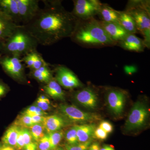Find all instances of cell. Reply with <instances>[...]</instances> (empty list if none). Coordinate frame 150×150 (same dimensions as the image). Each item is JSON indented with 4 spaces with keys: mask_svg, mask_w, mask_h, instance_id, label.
<instances>
[{
    "mask_svg": "<svg viewBox=\"0 0 150 150\" xmlns=\"http://www.w3.org/2000/svg\"><path fill=\"white\" fill-rule=\"evenodd\" d=\"M31 21L24 25L37 40L39 45L49 46L67 38H70L78 20L71 12L65 9L59 0H44Z\"/></svg>",
    "mask_w": 150,
    "mask_h": 150,
    "instance_id": "obj_1",
    "label": "cell"
},
{
    "mask_svg": "<svg viewBox=\"0 0 150 150\" xmlns=\"http://www.w3.org/2000/svg\"><path fill=\"white\" fill-rule=\"evenodd\" d=\"M70 38L74 42L81 46H103L116 44L108 35L100 21L95 18L78 21Z\"/></svg>",
    "mask_w": 150,
    "mask_h": 150,
    "instance_id": "obj_2",
    "label": "cell"
},
{
    "mask_svg": "<svg viewBox=\"0 0 150 150\" xmlns=\"http://www.w3.org/2000/svg\"><path fill=\"white\" fill-rule=\"evenodd\" d=\"M37 40L26 29L20 25L3 41L2 55L21 58L31 51L37 50Z\"/></svg>",
    "mask_w": 150,
    "mask_h": 150,
    "instance_id": "obj_3",
    "label": "cell"
},
{
    "mask_svg": "<svg viewBox=\"0 0 150 150\" xmlns=\"http://www.w3.org/2000/svg\"><path fill=\"white\" fill-rule=\"evenodd\" d=\"M150 1H130L125 11L134 19L137 30L144 37L146 48L150 46Z\"/></svg>",
    "mask_w": 150,
    "mask_h": 150,
    "instance_id": "obj_4",
    "label": "cell"
},
{
    "mask_svg": "<svg viewBox=\"0 0 150 150\" xmlns=\"http://www.w3.org/2000/svg\"><path fill=\"white\" fill-rule=\"evenodd\" d=\"M0 66L4 72L15 80L26 82L25 66L22 62L21 58L2 55L0 57Z\"/></svg>",
    "mask_w": 150,
    "mask_h": 150,
    "instance_id": "obj_5",
    "label": "cell"
},
{
    "mask_svg": "<svg viewBox=\"0 0 150 150\" xmlns=\"http://www.w3.org/2000/svg\"><path fill=\"white\" fill-rule=\"evenodd\" d=\"M73 1L74 8L71 12L79 21L94 18L102 5L98 0H74Z\"/></svg>",
    "mask_w": 150,
    "mask_h": 150,
    "instance_id": "obj_6",
    "label": "cell"
},
{
    "mask_svg": "<svg viewBox=\"0 0 150 150\" xmlns=\"http://www.w3.org/2000/svg\"><path fill=\"white\" fill-rule=\"evenodd\" d=\"M149 111L147 106L142 101H137L133 105L125 124L127 131H132L143 127L147 120Z\"/></svg>",
    "mask_w": 150,
    "mask_h": 150,
    "instance_id": "obj_7",
    "label": "cell"
},
{
    "mask_svg": "<svg viewBox=\"0 0 150 150\" xmlns=\"http://www.w3.org/2000/svg\"><path fill=\"white\" fill-rule=\"evenodd\" d=\"M59 110L62 116L66 120L71 122L86 123L98 121L100 119L99 115L85 112L73 105H60Z\"/></svg>",
    "mask_w": 150,
    "mask_h": 150,
    "instance_id": "obj_8",
    "label": "cell"
},
{
    "mask_svg": "<svg viewBox=\"0 0 150 150\" xmlns=\"http://www.w3.org/2000/svg\"><path fill=\"white\" fill-rule=\"evenodd\" d=\"M55 73L54 79L59 84L67 89L73 90L82 86V84L74 73L64 65H52Z\"/></svg>",
    "mask_w": 150,
    "mask_h": 150,
    "instance_id": "obj_9",
    "label": "cell"
},
{
    "mask_svg": "<svg viewBox=\"0 0 150 150\" xmlns=\"http://www.w3.org/2000/svg\"><path fill=\"white\" fill-rule=\"evenodd\" d=\"M22 25L31 21L38 12L40 7L38 0H16Z\"/></svg>",
    "mask_w": 150,
    "mask_h": 150,
    "instance_id": "obj_10",
    "label": "cell"
},
{
    "mask_svg": "<svg viewBox=\"0 0 150 150\" xmlns=\"http://www.w3.org/2000/svg\"><path fill=\"white\" fill-rule=\"evenodd\" d=\"M126 99V94L121 90L112 89L108 91L107 100L108 107L116 115L123 112Z\"/></svg>",
    "mask_w": 150,
    "mask_h": 150,
    "instance_id": "obj_11",
    "label": "cell"
},
{
    "mask_svg": "<svg viewBox=\"0 0 150 150\" xmlns=\"http://www.w3.org/2000/svg\"><path fill=\"white\" fill-rule=\"evenodd\" d=\"M74 98L77 102L86 108L94 109L97 106V95L91 88H84L76 92Z\"/></svg>",
    "mask_w": 150,
    "mask_h": 150,
    "instance_id": "obj_12",
    "label": "cell"
},
{
    "mask_svg": "<svg viewBox=\"0 0 150 150\" xmlns=\"http://www.w3.org/2000/svg\"><path fill=\"white\" fill-rule=\"evenodd\" d=\"M100 21L108 35L116 44L129 34L118 23Z\"/></svg>",
    "mask_w": 150,
    "mask_h": 150,
    "instance_id": "obj_13",
    "label": "cell"
},
{
    "mask_svg": "<svg viewBox=\"0 0 150 150\" xmlns=\"http://www.w3.org/2000/svg\"><path fill=\"white\" fill-rule=\"evenodd\" d=\"M117 43L123 49L137 52H143L146 47L143 39L134 34H129Z\"/></svg>",
    "mask_w": 150,
    "mask_h": 150,
    "instance_id": "obj_14",
    "label": "cell"
},
{
    "mask_svg": "<svg viewBox=\"0 0 150 150\" xmlns=\"http://www.w3.org/2000/svg\"><path fill=\"white\" fill-rule=\"evenodd\" d=\"M21 60L22 63H24L25 66L30 71L38 69L48 64L43 59L42 54L37 50L26 54L22 57Z\"/></svg>",
    "mask_w": 150,
    "mask_h": 150,
    "instance_id": "obj_15",
    "label": "cell"
},
{
    "mask_svg": "<svg viewBox=\"0 0 150 150\" xmlns=\"http://www.w3.org/2000/svg\"><path fill=\"white\" fill-rule=\"evenodd\" d=\"M0 11L10 18L15 23H21L16 0H0Z\"/></svg>",
    "mask_w": 150,
    "mask_h": 150,
    "instance_id": "obj_16",
    "label": "cell"
},
{
    "mask_svg": "<svg viewBox=\"0 0 150 150\" xmlns=\"http://www.w3.org/2000/svg\"><path fill=\"white\" fill-rule=\"evenodd\" d=\"M53 74L54 72L51 69V65L48 63L38 69L30 71L29 75L38 82L46 84L54 79Z\"/></svg>",
    "mask_w": 150,
    "mask_h": 150,
    "instance_id": "obj_17",
    "label": "cell"
},
{
    "mask_svg": "<svg viewBox=\"0 0 150 150\" xmlns=\"http://www.w3.org/2000/svg\"><path fill=\"white\" fill-rule=\"evenodd\" d=\"M18 25L10 18L0 11V40H4L7 38Z\"/></svg>",
    "mask_w": 150,
    "mask_h": 150,
    "instance_id": "obj_18",
    "label": "cell"
},
{
    "mask_svg": "<svg viewBox=\"0 0 150 150\" xmlns=\"http://www.w3.org/2000/svg\"><path fill=\"white\" fill-rule=\"evenodd\" d=\"M43 91L47 95L55 99L64 100L65 92L55 79H53L43 86Z\"/></svg>",
    "mask_w": 150,
    "mask_h": 150,
    "instance_id": "obj_19",
    "label": "cell"
},
{
    "mask_svg": "<svg viewBox=\"0 0 150 150\" xmlns=\"http://www.w3.org/2000/svg\"><path fill=\"white\" fill-rule=\"evenodd\" d=\"M98 15L100 18V21L118 23L119 11L115 10L108 5L102 4Z\"/></svg>",
    "mask_w": 150,
    "mask_h": 150,
    "instance_id": "obj_20",
    "label": "cell"
},
{
    "mask_svg": "<svg viewBox=\"0 0 150 150\" xmlns=\"http://www.w3.org/2000/svg\"><path fill=\"white\" fill-rule=\"evenodd\" d=\"M43 124L48 134L59 131L65 125L63 118L57 115H51L44 118Z\"/></svg>",
    "mask_w": 150,
    "mask_h": 150,
    "instance_id": "obj_21",
    "label": "cell"
},
{
    "mask_svg": "<svg viewBox=\"0 0 150 150\" xmlns=\"http://www.w3.org/2000/svg\"><path fill=\"white\" fill-rule=\"evenodd\" d=\"M118 23L129 34H135L138 32L134 19L125 11H119Z\"/></svg>",
    "mask_w": 150,
    "mask_h": 150,
    "instance_id": "obj_22",
    "label": "cell"
},
{
    "mask_svg": "<svg viewBox=\"0 0 150 150\" xmlns=\"http://www.w3.org/2000/svg\"><path fill=\"white\" fill-rule=\"evenodd\" d=\"M95 129L94 124L76 125L77 136L79 143H84L91 140Z\"/></svg>",
    "mask_w": 150,
    "mask_h": 150,
    "instance_id": "obj_23",
    "label": "cell"
},
{
    "mask_svg": "<svg viewBox=\"0 0 150 150\" xmlns=\"http://www.w3.org/2000/svg\"><path fill=\"white\" fill-rule=\"evenodd\" d=\"M19 129L16 125H12L6 130L3 136V143L9 147H15Z\"/></svg>",
    "mask_w": 150,
    "mask_h": 150,
    "instance_id": "obj_24",
    "label": "cell"
},
{
    "mask_svg": "<svg viewBox=\"0 0 150 150\" xmlns=\"http://www.w3.org/2000/svg\"><path fill=\"white\" fill-rule=\"evenodd\" d=\"M33 139L35 141H39L44 137V127L43 123H37L30 127Z\"/></svg>",
    "mask_w": 150,
    "mask_h": 150,
    "instance_id": "obj_25",
    "label": "cell"
},
{
    "mask_svg": "<svg viewBox=\"0 0 150 150\" xmlns=\"http://www.w3.org/2000/svg\"><path fill=\"white\" fill-rule=\"evenodd\" d=\"M48 135L50 149L52 150L56 149L64 137V133L62 131H59L50 133Z\"/></svg>",
    "mask_w": 150,
    "mask_h": 150,
    "instance_id": "obj_26",
    "label": "cell"
},
{
    "mask_svg": "<svg viewBox=\"0 0 150 150\" xmlns=\"http://www.w3.org/2000/svg\"><path fill=\"white\" fill-rule=\"evenodd\" d=\"M14 125L26 128H30L34 124L33 122L32 118L30 116L23 113L17 119L16 121L15 122Z\"/></svg>",
    "mask_w": 150,
    "mask_h": 150,
    "instance_id": "obj_27",
    "label": "cell"
},
{
    "mask_svg": "<svg viewBox=\"0 0 150 150\" xmlns=\"http://www.w3.org/2000/svg\"><path fill=\"white\" fill-rule=\"evenodd\" d=\"M66 139L69 145H75L79 143L77 136L76 125L73 126L67 131L66 134Z\"/></svg>",
    "mask_w": 150,
    "mask_h": 150,
    "instance_id": "obj_28",
    "label": "cell"
},
{
    "mask_svg": "<svg viewBox=\"0 0 150 150\" xmlns=\"http://www.w3.org/2000/svg\"><path fill=\"white\" fill-rule=\"evenodd\" d=\"M36 104L37 106L44 112L49 110L50 108V100L44 95L39 96L36 100Z\"/></svg>",
    "mask_w": 150,
    "mask_h": 150,
    "instance_id": "obj_29",
    "label": "cell"
},
{
    "mask_svg": "<svg viewBox=\"0 0 150 150\" xmlns=\"http://www.w3.org/2000/svg\"><path fill=\"white\" fill-rule=\"evenodd\" d=\"M92 141L91 139L84 143H79L75 145H66V150H87L92 144Z\"/></svg>",
    "mask_w": 150,
    "mask_h": 150,
    "instance_id": "obj_30",
    "label": "cell"
},
{
    "mask_svg": "<svg viewBox=\"0 0 150 150\" xmlns=\"http://www.w3.org/2000/svg\"><path fill=\"white\" fill-rule=\"evenodd\" d=\"M28 116L32 117L35 115H41L44 116L46 114V112L41 110L40 108L36 105H31L25 110L23 112Z\"/></svg>",
    "mask_w": 150,
    "mask_h": 150,
    "instance_id": "obj_31",
    "label": "cell"
},
{
    "mask_svg": "<svg viewBox=\"0 0 150 150\" xmlns=\"http://www.w3.org/2000/svg\"><path fill=\"white\" fill-rule=\"evenodd\" d=\"M38 142L37 144L38 148L39 150H50V143L48 135H45Z\"/></svg>",
    "mask_w": 150,
    "mask_h": 150,
    "instance_id": "obj_32",
    "label": "cell"
},
{
    "mask_svg": "<svg viewBox=\"0 0 150 150\" xmlns=\"http://www.w3.org/2000/svg\"><path fill=\"white\" fill-rule=\"evenodd\" d=\"M21 130L25 146L32 143L33 138L30 130L24 128H22Z\"/></svg>",
    "mask_w": 150,
    "mask_h": 150,
    "instance_id": "obj_33",
    "label": "cell"
},
{
    "mask_svg": "<svg viewBox=\"0 0 150 150\" xmlns=\"http://www.w3.org/2000/svg\"><path fill=\"white\" fill-rule=\"evenodd\" d=\"M93 135L98 139L101 140L106 139L108 137L107 133L99 127L95 129Z\"/></svg>",
    "mask_w": 150,
    "mask_h": 150,
    "instance_id": "obj_34",
    "label": "cell"
},
{
    "mask_svg": "<svg viewBox=\"0 0 150 150\" xmlns=\"http://www.w3.org/2000/svg\"><path fill=\"white\" fill-rule=\"evenodd\" d=\"M99 127L104 130L108 134L112 132L113 130V127L112 124L108 121H102L100 124Z\"/></svg>",
    "mask_w": 150,
    "mask_h": 150,
    "instance_id": "obj_35",
    "label": "cell"
},
{
    "mask_svg": "<svg viewBox=\"0 0 150 150\" xmlns=\"http://www.w3.org/2000/svg\"><path fill=\"white\" fill-rule=\"evenodd\" d=\"M25 146V145L24 140L23 137L22 132L21 129L19 131L16 147L18 149H21L23 148H24Z\"/></svg>",
    "mask_w": 150,
    "mask_h": 150,
    "instance_id": "obj_36",
    "label": "cell"
},
{
    "mask_svg": "<svg viewBox=\"0 0 150 150\" xmlns=\"http://www.w3.org/2000/svg\"><path fill=\"white\" fill-rule=\"evenodd\" d=\"M8 90L9 88L8 86L0 79V98L4 96Z\"/></svg>",
    "mask_w": 150,
    "mask_h": 150,
    "instance_id": "obj_37",
    "label": "cell"
},
{
    "mask_svg": "<svg viewBox=\"0 0 150 150\" xmlns=\"http://www.w3.org/2000/svg\"><path fill=\"white\" fill-rule=\"evenodd\" d=\"M31 117L32 118L33 124H37V123H43L45 116H41V115H35V116Z\"/></svg>",
    "mask_w": 150,
    "mask_h": 150,
    "instance_id": "obj_38",
    "label": "cell"
},
{
    "mask_svg": "<svg viewBox=\"0 0 150 150\" xmlns=\"http://www.w3.org/2000/svg\"><path fill=\"white\" fill-rule=\"evenodd\" d=\"M25 150H38L37 144L35 143H30L24 147Z\"/></svg>",
    "mask_w": 150,
    "mask_h": 150,
    "instance_id": "obj_39",
    "label": "cell"
},
{
    "mask_svg": "<svg viewBox=\"0 0 150 150\" xmlns=\"http://www.w3.org/2000/svg\"><path fill=\"white\" fill-rule=\"evenodd\" d=\"M100 147L99 144L98 143H93L91 144L87 150H100Z\"/></svg>",
    "mask_w": 150,
    "mask_h": 150,
    "instance_id": "obj_40",
    "label": "cell"
},
{
    "mask_svg": "<svg viewBox=\"0 0 150 150\" xmlns=\"http://www.w3.org/2000/svg\"><path fill=\"white\" fill-rule=\"evenodd\" d=\"M100 150H115L112 147L108 145H105L103 146Z\"/></svg>",
    "mask_w": 150,
    "mask_h": 150,
    "instance_id": "obj_41",
    "label": "cell"
},
{
    "mask_svg": "<svg viewBox=\"0 0 150 150\" xmlns=\"http://www.w3.org/2000/svg\"><path fill=\"white\" fill-rule=\"evenodd\" d=\"M3 41L4 40H0V57L2 56Z\"/></svg>",
    "mask_w": 150,
    "mask_h": 150,
    "instance_id": "obj_42",
    "label": "cell"
},
{
    "mask_svg": "<svg viewBox=\"0 0 150 150\" xmlns=\"http://www.w3.org/2000/svg\"><path fill=\"white\" fill-rule=\"evenodd\" d=\"M1 150H14L11 147H5L4 148V149H2Z\"/></svg>",
    "mask_w": 150,
    "mask_h": 150,
    "instance_id": "obj_43",
    "label": "cell"
},
{
    "mask_svg": "<svg viewBox=\"0 0 150 150\" xmlns=\"http://www.w3.org/2000/svg\"><path fill=\"white\" fill-rule=\"evenodd\" d=\"M56 150H65L64 149H62V148H59L58 149H56Z\"/></svg>",
    "mask_w": 150,
    "mask_h": 150,
    "instance_id": "obj_44",
    "label": "cell"
},
{
    "mask_svg": "<svg viewBox=\"0 0 150 150\" xmlns=\"http://www.w3.org/2000/svg\"><path fill=\"white\" fill-rule=\"evenodd\" d=\"M0 149H1V148H0Z\"/></svg>",
    "mask_w": 150,
    "mask_h": 150,
    "instance_id": "obj_45",
    "label": "cell"
},
{
    "mask_svg": "<svg viewBox=\"0 0 150 150\" xmlns=\"http://www.w3.org/2000/svg\"><path fill=\"white\" fill-rule=\"evenodd\" d=\"M0 150H1V149H0Z\"/></svg>",
    "mask_w": 150,
    "mask_h": 150,
    "instance_id": "obj_46",
    "label": "cell"
}]
</instances>
